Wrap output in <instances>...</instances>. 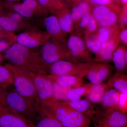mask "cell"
<instances>
[{
  "label": "cell",
  "instance_id": "obj_1",
  "mask_svg": "<svg viewBox=\"0 0 127 127\" xmlns=\"http://www.w3.org/2000/svg\"><path fill=\"white\" fill-rule=\"evenodd\" d=\"M4 57L10 64L39 75H47L48 65L39 51L15 42L4 51Z\"/></svg>",
  "mask_w": 127,
  "mask_h": 127
},
{
  "label": "cell",
  "instance_id": "obj_2",
  "mask_svg": "<svg viewBox=\"0 0 127 127\" xmlns=\"http://www.w3.org/2000/svg\"><path fill=\"white\" fill-rule=\"evenodd\" d=\"M39 104L52 113L64 127H89L91 124L89 118L70 106L65 101L55 100Z\"/></svg>",
  "mask_w": 127,
  "mask_h": 127
},
{
  "label": "cell",
  "instance_id": "obj_3",
  "mask_svg": "<svg viewBox=\"0 0 127 127\" xmlns=\"http://www.w3.org/2000/svg\"><path fill=\"white\" fill-rule=\"evenodd\" d=\"M5 66L11 73L15 91L25 97L36 99V91L34 81L35 73L10 63Z\"/></svg>",
  "mask_w": 127,
  "mask_h": 127
},
{
  "label": "cell",
  "instance_id": "obj_4",
  "mask_svg": "<svg viewBox=\"0 0 127 127\" xmlns=\"http://www.w3.org/2000/svg\"><path fill=\"white\" fill-rule=\"evenodd\" d=\"M34 100L23 96L15 90L5 91V106L31 121L36 120L38 117L36 103Z\"/></svg>",
  "mask_w": 127,
  "mask_h": 127
},
{
  "label": "cell",
  "instance_id": "obj_5",
  "mask_svg": "<svg viewBox=\"0 0 127 127\" xmlns=\"http://www.w3.org/2000/svg\"><path fill=\"white\" fill-rule=\"evenodd\" d=\"M39 52L42 59L48 66L62 60L78 62L71 56L66 46L51 38L41 46Z\"/></svg>",
  "mask_w": 127,
  "mask_h": 127
},
{
  "label": "cell",
  "instance_id": "obj_6",
  "mask_svg": "<svg viewBox=\"0 0 127 127\" xmlns=\"http://www.w3.org/2000/svg\"><path fill=\"white\" fill-rule=\"evenodd\" d=\"M92 62L75 63L65 60L60 61L48 66V72L50 75L55 76L67 75L83 78Z\"/></svg>",
  "mask_w": 127,
  "mask_h": 127
},
{
  "label": "cell",
  "instance_id": "obj_7",
  "mask_svg": "<svg viewBox=\"0 0 127 127\" xmlns=\"http://www.w3.org/2000/svg\"><path fill=\"white\" fill-rule=\"evenodd\" d=\"M66 46L71 56L78 62H95L94 58L87 47L81 34L73 32L67 38Z\"/></svg>",
  "mask_w": 127,
  "mask_h": 127
},
{
  "label": "cell",
  "instance_id": "obj_8",
  "mask_svg": "<svg viewBox=\"0 0 127 127\" xmlns=\"http://www.w3.org/2000/svg\"><path fill=\"white\" fill-rule=\"evenodd\" d=\"M51 38L47 32L37 28L18 34L16 35V42L26 47L35 48L41 46Z\"/></svg>",
  "mask_w": 127,
  "mask_h": 127
},
{
  "label": "cell",
  "instance_id": "obj_9",
  "mask_svg": "<svg viewBox=\"0 0 127 127\" xmlns=\"http://www.w3.org/2000/svg\"><path fill=\"white\" fill-rule=\"evenodd\" d=\"M91 13L99 26L111 27L117 25L120 11L112 4L95 6Z\"/></svg>",
  "mask_w": 127,
  "mask_h": 127
},
{
  "label": "cell",
  "instance_id": "obj_10",
  "mask_svg": "<svg viewBox=\"0 0 127 127\" xmlns=\"http://www.w3.org/2000/svg\"><path fill=\"white\" fill-rule=\"evenodd\" d=\"M34 81L36 91V102L42 104L50 101L57 100L54 97V83L47 75L35 73Z\"/></svg>",
  "mask_w": 127,
  "mask_h": 127
},
{
  "label": "cell",
  "instance_id": "obj_11",
  "mask_svg": "<svg viewBox=\"0 0 127 127\" xmlns=\"http://www.w3.org/2000/svg\"><path fill=\"white\" fill-rule=\"evenodd\" d=\"M0 127H36L31 120L3 106L0 109Z\"/></svg>",
  "mask_w": 127,
  "mask_h": 127
},
{
  "label": "cell",
  "instance_id": "obj_12",
  "mask_svg": "<svg viewBox=\"0 0 127 127\" xmlns=\"http://www.w3.org/2000/svg\"><path fill=\"white\" fill-rule=\"evenodd\" d=\"M94 124L95 127H127V117L117 109L103 111Z\"/></svg>",
  "mask_w": 127,
  "mask_h": 127
},
{
  "label": "cell",
  "instance_id": "obj_13",
  "mask_svg": "<svg viewBox=\"0 0 127 127\" xmlns=\"http://www.w3.org/2000/svg\"><path fill=\"white\" fill-rule=\"evenodd\" d=\"M113 68L112 66L108 63L93 62L85 77L92 84L102 83L109 77Z\"/></svg>",
  "mask_w": 127,
  "mask_h": 127
},
{
  "label": "cell",
  "instance_id": "obj_14",
  "mask_svg": "<svg viewBox=\"0 0 127 127\" xmlns=\"http://www.w3.org/2000/svg\"><path fill=\"white\" fill-rule=\"evenodd\" d=\"M65 101L70 106L87 117L94 124L104 111L102 108L94 105L87 99L73 102Z\"/></svg>",
  "mask_w": 127,
  "mask_h": 127
},
{
  "label": "cell",
  "instance_id": "obj_15",
  "mask_svg": "<svg viewBox=\"0 0 127 127\" xmlns=\"http://www.w3.org/2000/svg\"><path fill=\"white\" fill-rule=\"evenodd\" d=\"M120 31L116 32L109 40L102 43L99 52L95 55L94 61L108 63L112 61L113 53L119 46V34Z\"/></svg>",
  "mask_w": 127,
  "mask_h": 127
},
{
  "label": "cell",
  "instance_id": "obj_16",
  "mask_svg": "<svg viewBox=\"0 0 127 127\" xmlns=\"http://www.w3.org/2000/svg\"><path fill=\"white\" fill-rule=\"evenodd\" d=\"M43 23L46 32L51 36V39L62 42L66 46L67 35L62 30L56 16L54 15L47 16L44 18Z\"/></svg>",
  "mask_w": 127,
  "mask_h": 127
},
{
  "label": "cell",
  "instance_id": "obj_17",
  "mask_svg": "<svg viewBox=\"0 0 127 127\" xmlns=\"http://www.w3.org/2000/svg\"><path fill=\"white\" fill-rule=\"evenodd\" d=\"M38 117L36 127H64L52 113L46 108L36 102Z\"/></svg>",
  "mask_w": 127,
  "mask_h": 127
},
{
  "label": "cell",
  "instance_id": "obj_18",
  "mask_svg": "<svg viewBox=\"0 0 127 127\" xmlns=\"http://www.w3.org/2000/svg\"><path fill=\"white\" fill-rule=\"evenodd\" d=\"M55 15L56 16L63 31L67 35L75 31V25L73 21L71 10L66 4Z\"/></svg>",
  "mask_w": 127,
  "mask_h": 127
},
{
  "label": "cell",
  "instance_id": "obj_19",
  "mask_svg": "<svg viewBox=\"0 0 127 127\" xmlns=\"http://www.w3.org/2000/svg\"><path fill=\"white\" fill-rule=\"evenodd\" d=\"M47 77L55 84L61 87L72 88L83 85V78L72 76H55L47 75Z\"/></svg>",
  "mask_w": 127,
  "mask_h": 127
},
{
  "label": "cell",
  "instance_id": "obj_20",
  "mask_svg": "<svg viewBox=\"0 0 127 127\" xmlns=\"http://www.w3.org/2000/svg\"><path fill=\"white\" fill-rule=\"evenodd\" d=\"M111 88L107 83L92 84L86 95L87 99L93 104H101L103 97L106 91Z\"/></svg>",
  "mask_w": 127,
  "mask_h": 127
},
{
  "label": "cell",
  "instance_id": "obj_21",
  "mask_svg": "<svg viewBox=\"0 0 127 127\" xmlns=\"http://www.w3.org/2000/svg\"><path fill=\"white\" fill-rule=\"evenodd\" d=\"M119 94L120 93L115 89H108L104 93L101 102L102 109L104 111L117 109Z\"/></svg>",
  "mask_w": 127,
  "mask_h": 127
},
{
  "label": "cell",
  "instance_id": "obj_22",
  "mask_svg": "<svg viewBox=\"0 0 127 127\" xmlns=\"http://www.w3.org/2000/svg\"><path fill=\"white\" fill-rule=\"evenodd\" d=\"M3 13L12 20L19 25L23 32L35 30L36 28L32 25L27 18L23 17L20 14L9 9H6L0 6Z\"/></svg>",
  "mask_w": 127,
  "mask_h": 127
},
{
  "label": "cell",
  "instance_id": "obj_23",
  "mask_svg": "<svg viewBox=\"0 0 127 127\" xmlns=\"http://www.w3.org/2000/svg\"><path fill=\"white\" fill-rule=\"evenodd\" d=\"M107 84L120 93H127V77L125 73L116 72L108 79Z\"/></svg>",
  "mask_w": 127,
  "mask_h": 127
},
{
  "label": "cell",
  "instance_id": "obj_24",
  "mask_svg": "<svg viewBox=\"0 0 127 127\" xmlns=\"http://www.w3.org/2000/svg\"><path fill=\"white\" fill-rule=\"evenodd\" d=\"M127 48L125 46L119 45L114 51L112 57L117 72L125 73L127 65L125 64V55Z\"/></svg>",
  "mask_w": 127,
  "mask_h": 127
},
{
  "label": "cell",
  "instance_id": "obj_25",
  "mask_svg": "<svg viewBox=\"0 0 127 127\" xmlns=\"http://www.w3.org/2000/svg\"><path fill=\"white\" fill-rule=\"evenodd\" d=\"M120 30V26L117 24L111 27L99 26L95 34L102 44L109 40L116 32Z\"/></svg>",
  "mask_w": 127,
  "mask_h": 127
},
{
  "label": "cell",
  "instance_id": "obj_26",
  "mask_svg": "<svg viewBox=\"0 0 127 127\" xmlns=\"http://www.w3.org/2000/svg\"><path fill=\"white\" fill-rule=\"evenodd\" d=\"M91 7L88 1H83L73 6L71 10V15L75 26L77 25L86 13L91 11Z\"/></svg>",
  "mask_w": 127,
  "mask_h": 127
},
{
  "label": "cell",
  "instance_id": "obj_27",
  "mask_svg": "<svg viewBox=\"0 0 127 127\" xmlns=\"http://www.w3.org/2000/svg\"><path fill=\"white\" fill-rule=\"evenodd\" d=\"M92 84L88 83L69 89L67 93L68 101L73 102L81 100L82 96H86L88 93Z\"/></svg>",
  "mask_w": 127,
  "mask_h": 127
},
{
  "label": "cell",
  "instance_id": "obj_28",
  "mask_svg": "<svg viewBox=\"0 0 127 127\" xmlns=\"http://www.w3.org/2000/svg\"><path fill=\"white\" fill-rule=\"evenodd\" d=\"M0 26L6 31L15 32L23 31L21 28L6 15L0 6Z\"/></svg>",
  "mask_w": 127,
  "mask_h": 127
},
{
  "label": "cell",
  "instance_id": "obj_29",
  "mask_svg": "<svg viewBox=\"0 0 127 127\" xmlns=\"http://www.w3.org/2000/svg\"><path fill=\"white\" fill-rule=\"evenodd\" d=\"M48 13L56 15L66 4L60 0H37Z\"/></svg>",
  "mask_w": 127,
  "mask_h": 127
},
{
  "label": "cell",
  "instance_id": "obj_30",
  "mask_svg": "<svg viewBox=\"0 0 127 127\" xmlns=\"http://www.w3.org/2000/svg\"><path fill=\"white\" fill-rule=\"evenodd\" d=\"M12 85L13 79L10 71L5 65H0V87L6 90Z\"/></svg>",
  "mask_w": 127,
  "mask_h": 127
},
{
  "label": "cell",
  "instance_id": "obj_31",
  "mask_svg": "<svg viewBox=\"0 0 127 127\" xmlns=\"http://www.w3.org/2000/svg\"><path fill=\"white\" fill-rule=\"evenodd\" d=\"M84 39L88 50L95 55L97 54L100 51L101 43L97 40L95 34L84 37Z\"/></svg>",
  "mask_w": 127,
  "mask_h": 127
},
{
  "label": "cell",
  "instance_id": "obj_32",
  "mask_svg": "<svg viewBox=\"0 0 127 127\" xmlns=\"http://www.w3.org/2000/svg\"><path fill=\"white\" fill-rule=\"evenodd\" d=\"M99 27V25L98 24L97 22L92 14L90 20L83 31L84 38L95 34Z\"/></svg>",
  "mask_w": 127,
  "mask_h": 127
},
{
  "label": "cell",
  "instance_id": "obj_33",
  "mask_svg": "<svg viewBox=\"0 0 127 127\" xmlns=\"http://www.w3.org/2000/svg\"><path fill=\"white\" fill-rule=\"evenodd\" d=\"M54 97L56 100L62 101H68L67 96V92L71 88L61 87L54 83Z\"/></svg>",
  "mask_w": 127,
  "mask_h": 127
},
{
  "label": "cell",
  "instance_id": "obj_34",
  "mask_svg": "<svg viewBox=\"0 0 127 127\" xmlns=\"http://www.w3.org/2000/svg\"><path fill=\"white\" fill-rule=\"evenodd\" d=\"M92 14L91 11L86 13L82 17L77 25L75 26V32L83 35V32L86 26L90 20Z\"/></svg>",
  "mask_w": 127,
  "mask_h": 127
},
{
  "label": "cell",
  "instance_id": "obj_35",
  "mask_svg": "<svg viewBox=\"0 0 127 127\" xmlns=\"http://www.w3.org/2000/svg\"><path fill=\"white\" fill-rule=\"evenodd\" d=\"M16 35L15 32L6 31L0 26V40L7 41L11 44L16 42Z\"/></svg>",
  "mask_w": 127,
  "mask_h": 127
},
{
  "label": "cell",
  "instance_id": "obj_36",
  "mask_svg": "<svg viewBox=\"0 0 127 127\" xmlns=\"http://www.w3.org/2000/svg\"><path fill=\"white\" fill-rule=\"evenodd\" d=\"M117 109L123 113L127 114V93H120Z\"/></svg>",
  "mask_w": 127,
  "mask_h": 127
},
{
  "label": "cell",
  "instance_id": "obj_37",
  "mask_svg": "<svg viewBox=\"0 0 127 127\" xmlns=\"http://www.w3.org/2000/svg\"><path fill=\"white\" fill-rule=\"evenodd\" d=\"M118 22L121 30L127 28V6H124L122 11L119 13Z\"/></svg>",
  "mask_w": 127,
  "mask_h": 127
},
{
  "label": "cell",
  "instance_id": "obj_38",
  "mask_svg": "<svg viewBox=\"0 0 127 127\" xmlns=\"http://www.w3.org/2000/svg\"><path fill=\"white\" fill-rule=\"evenodd\" d=\"M89 2L95 6L98 5H112V0H88Z\"/></svg>",
  "mask_w": 127,
  "mask_h": 127
},
{
  "label": "cell",
  "instance_id": "obj_39",
  "mask_svg": "<svg viewBox=\"0 0 127 127\" xmlns=\"http://www.w3.org/2000/svg\"><path fill=\"white\" fill-rule=\"evenodd\" d=\"M120 41L122 42L125 47L127 46V28L121 30L119 34Z\"/></svg>",
  "mask_w": 127,
  "mask_h": 127
},
{
  "label": "cell",
  "instance_id": "obj_40",
  "mask_svg": "<svg viewBox=\"0 0 127 127\" xmlns=\"http://www.w3.org/2000/svg\"><path fill=\"white\" fill-rule=\"evenodd\" d=\"M12 45L7 41L0 40V53L7 50Z\"/></svg>",
  "mask_w": 127,
  "mask_h": 127
},
{
  "label": "cell",
  "instance_id": "obj_41",
  "mask_svg": "<svg viewBox=\"0 0 127 127\" xmlns=\"http://www.w3.org/2000/svg\"><path fill=\"white\" fill-rule=\"evenodd\" d=\"M5 91L1 87H0V103L5 106L4 94Z\"/></svg>",
  "mask_w": 127,
  "mask_h": 127
},
{
  "label": "cell",
  "instance_id": "obj_42",
  "mask_svg": "<svg viewBox=\"0 0 127 127\" xmlns=\"http://www.w3.org/2000/svg\"><path fill=\"white\" fill-rule=\"evenodd\" d=\"M25 0H5V1L11 2H20V1H23Z\"/></svg>",
  "mask_w": 127,
  "mask_h": 127
},
{
  "label": "cell",
  "instance_id": "obj_43",
  "mask_svg": "<svg viewBox=\"0 0 127 127\" xmlns=\"http://www.w3.org/2000/svg\"><path fill=\"white\" fill-rule=\"evenodd\" d=\"M125 64L127 65V50L126 51L125 55Z\"/></svg>",
  "mask_w": 127,
  "mask_h": 127
},
{
  "label": "cell",
  "instance_id": "obj_44",
  "mask_svg": "<svg viewBox=\"0 0 127 127\" xmlns=\"http://www.w3.org/2000/svg\"><path fill=\"white\" fill-rule=\"evenodd\" d=\"M4 56H2V55L0 53V64L1 62L2 61L3 58H4Z\"/></svg>",
  "mask_w": 127,
  "mask_h": 127
},
{
  "label": "cell",
  "instance_id": "obj_45",
  "mask_svg": "<svg viewBox=\"0 0 127 127\" xmlns=\"http://www.w3.org/2000/svg\"><path fill=\"white\" fill-rule=\"evenodd\" d=\"M121 0L123 4L124 5V6H127V0Z\"/></svg>",
  "mask_w": 127,
  "mask_h": 127
},
{
  "label": "cell",
  "instance_id": "obj_46",
  "mask_svg": "<svg viewBox=\"0 0 127 127\" xmlns=\"http://www.w3.org/2000/svg\"><path fill=\"white\" fill-rule=\"evenodd\" d=\"M73 0L75 2H77V4L78 3H79V2H81V1L85 0Z\"/></svg>",
  "mask_w": 127,
  "mask_h": 127
},
{
  "label": "cell",
  "instance_id": "obj_47",
  "mask_svg": "<svg viewBox=\"0 0 127 127\" xmlns=\"http://www.w3.org/2000/svg\"><path fill=\"white\" fill-rule=\"evenodd\" d=\"M4 2L5 0H0V6Z\"/></svg>",
  "mask_w": 127,
  "mask_h": 127
},
{
  "label": "cell",
  "instance_id": "obj_48",
  "mask_svg": "<svg viewBox=\"0 0 127 127\" xmlns=\"http://www.w3.org/2000/svg\"><path fill=\"white\" fill-rule=\"evenodd\" d=\"M60 0L61 1H62L63 2L65 3V4H66V2L67 1H68V0Z\"/></svg>",
  "mask_w": 127,
  "mask_h": 127
},
{
  "label": "cell",
  "instance_id": "obj_49",
  "mask_svg": "<svg viewBox=\"0 0 127 127\" xmlns=\"http://www.w3.org/2000/svg\"><path fill=\"white\" fill-rule=\"evenodd\" d=\"M3 106H4V105H2V104H1V103H0V109Z\"/></svg>",
  "mask_w": 127,
  "mask_h": 127
},
{
  "label": "cell",
  "instance_id": "obj_50",
  "mask_svg": "<svg viewBox=\"0 0 127 127\" xmlns=\"http://www.w3.org/2000/svg\"><path fill=\"white\" fill-rule=\"evenodd\" d=\"M113 0L115 1H118L119 0Z\"/></svg>",
  "mask_w": 127,
  "mask_h": 127
},
{
  "label": "cell",
  "instance_id": "obj_51",
  "mask_svg": "<svg viewBox=\"0 0 127 127\" xmlns=\"http://www.w3.org/2000/svg\"></svg>",
  "mask_w": 127,
  "mask_h": 127
}]
</instances>
